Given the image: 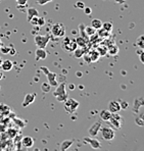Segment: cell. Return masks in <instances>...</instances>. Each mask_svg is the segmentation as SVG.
Wrapping results in <instances>:
<instances>
[{"instance_id": "cell-1", "label": "cell", "mask_w": 144, "mask_h": 151, "mask_svg": "<svg viewBox=\"0 0 144 151\" xmlns=\"http://www.w3.org/2000/svg\"><path fill=\"white\" fill-rule=\"evenodd\" d=\"M53 96L59 102H65L68 98V92L66 90V83H60L59 85H57L55 91L53 92Z\"/></svg>"}, {"instance_id": "cell-2", "label": "cell", "mask_w": 144, "mask_h": 151, "mask_svg": "<svg viewBox=\"0 0 144 151\" xmlns=\"http://www.w3.org/2000/svg\"><path fill=\"white\" fill-rule=\"evenodd\" d=\"M78 45L76 43V40L72 39L71 37H65L61 42V48L66 51V52H73L74 50L77 49Z\"/></svg>"}, {"instance_id": "cell-3", "label": "cell", "mask_w": 144, "mask_h": 151, "mask_svg": "<svg viewBox=\"0 0 144 151\" xmlns=\"http://www.w3.org/2000/svg\"><path fill=\"white\" fill-rule=\"evenodd\" d=\"M51 34L56 38H63L66 36V26L63 23H56L52 26Z\"/></svg>"}, {"instance_id": "cell-4", "label": "cell", "mask_w": 144, "mask_h": 151, "mask_svg": "<svg viewBox=\"0 0 144 151\" xmlns=\"http://www.w3.org/2000/svg\"><path fill=\"white\" fill-rule=\"evenodd\" d=\"M40 70L46 75V77H47V82L49 83V85L51 86V87L57 86V81H56L57 75L55 74V73L50 72V70H48L47 68H45V66H40Z\"/></svg>"}, {"instance_id": "cell-5", "label": "cell", "mask_w": 144, "mask_h": 151, "mask_svg": "<svg viewBox=\"0 0 144 151\" xmlns=\"http://www.w3.org/2000/svg\"><path fill=\"white\" fill-rule=\"evenodd\" d=\"M79 105H80L79 101H77L76 99H74V98H68L65 101V109H66V111L68 113H70V114L76 111V110L78 109Z\"/></svg>"}, {"instance_id": "cell-6", "label": "cell", "mask_w": 144, "mask_h": 151, "mask_svg": "<svg viewBox=\"0 0 144 151\" xmlns=\"http://www.w3.org/2000/svg\"><path fill=\"white\" fill-rule=\"evenodd\" d=\"M99 132H101V137H102L104 140H106V141H112V140H114V136H116L114 130L110 128V127H102L101 126L100 131H99Z\"/></svg>"}, {"instance_id": "cell-7", "label": "cell", "mask_w": 144, "mask_h": 151, "mask_svg": "<svg viewBox=\"0 0 144 151\" xmlns=\"http://www.w3.org/2000/svg\"><path fill=\"white\" fill-rule=\"evenodd\" d=\"M49 40H50V37L48 36V35H45V36L35 35V38H34V41H35V44H36L37 48H43V49L46 48Z\"/></svg>"}, {"instance_id": "cell-8", "label": "cell", "mask_w": 144, "mask_h": 151, "mask_svg": "<svg viewBox=\"0 0 144 151\" xmlns=\"http://www.w3.org/2000/svg\"><path fill=\"white\" fill-rule=\"evenodd\" d=\"M83 142L84 143L90 144V146H91V148H93V149H100L101 148L100 142L97 139L92 138V137H85V138L83 139Z\"/></svg>"}, {"instance_id": "cell-9", "label": "cell", "mask_w": 144, "mask_h": 151, "mask_svg": "<svg viewBox=\"0 0 144 151\" xmlns=\"http://www.w3.org/2000/svg\"><path fill=\"white\" fill-rule=\"evenodd\" d=\"M100 128H101L100 122H96V123H94L89 128V130H88V134H89V136L90 137H96L97 135H98L99 131H100Z\"/></svg>"}, {"instance_id": "cell-10", "label": "cell", "mask_w": 144, "mask_h": 151, "mask_svg": "<svg viewBox=\"0 0 144 151\" xmlns=\"http://www.w3.org/2000/svg\"><path fill=\"white\" fill-rule=\"evenodd\" d=\"M108 110H109L112 113H117V112H120L121 111V105H120V101H117V100H112L108 103Z\"/></svg>"}, {"instance_id": "cell-11", "label": "cell", "mask_w": 144, "mask_h": 151, "mask_svg": "<svg viewBox=\"0 0 144 151\" xmlns=\"http://www.w3.org/2000/svg\"><path fill=\"white\" fill-rule=\"evenodd\" d=\"M35 98H36V94H34V93H29V94H27L25 96V99H24L23 103H22V106H23V107L29 106L30 104H32L33 102L35 101Z\"/></svg>"}, {"instance_id": "cell-12", "label": "cell", "mask_w": 144, "mask_h": 151, "mask_svg": "<svg viewBox=\"0 0 144 151\" xmlns=\"http://www.w3.org/2000/svg\"><path fill=\"white\" fill-rule=\"evenodd\" d=\"M47 57V52L43 48H37L36 52H35V58L36 60H44Z\"/></svg>"}, {"instance_id": "cell-13", "label": "cell", "mask_w": 144, "mask_h": 151, "mask_svg": "<svg viewBox=\"0 0 144 151\" xmlns=\"http://www.w3.org/2000/svg\"><path fill=\"white\" fill-rule=\"evenodd\" d=\"M1 70L3 72H9L13 68V63L10 59H5V60H2V63L0 65Z\"/></svg>"}, {"instance_id": "cell-14", "label": "cell", "mask_w": 144, "mask_h": 151, "mask_svg": "<svg viewBox=\"0 0 144 151\" xmlns=\"http://www.w3.org/2000/svg\"><path fill=\"white\" fill-rule=\"evenodd\" d=\"M143 107V99L142 97H140V98H137L134 100V105H133V112L134 113H139V110H140V108Z\"/></svg>"}, {"instance_id": "cell-15", "label": "cell", "mask_w": 144, "mask_h": 151, "mask_svg": "<svg viewBox=\"0 0 144 151\" xmlns=\"http://www.w3.org/2000/svg\"><path fill=\"white\" fill-rule=\"evenodd\" d=\"M39 17V12L38 10L35 7H29L27 9V17H28V22H30L33 17Z\"/></svg>"}, {"instance_id": "cell-16", "label": "cell", "mask_w": 144, "mask_h": 151, "mask_svg": "<svg viewBox=\"0 0 144 151\" xmlns=\"http://www.w3.org/2000/svg\"><path fill=\"white\" fill-rule=\"evenodd\" d=\"M22 144H23L24 147L31 148V147H33V145H34V139L30 136H26V137H24L23 140H22Z\"/></svg>"}, {"instance_id": "cell-17", "label": "cell", "mask_w": 144, "mask_h": 151, "mask_svg": "<svg viewBox=\"0 0 144 151\" xmlns=\"http://www.w3.org/2000/svg\"><path fill=\"white\" fill-rule=\"evenodd\" d=\"M112 113L110 112L108 109H103V110H101L100 113H99V116H100V119H103V121L108 122L110 117H112Z\"/></svg>"}, {"instance_id": "cell-18", "label": "cell", "mask_w": 144, "mask_h": 151, "mask_svg": "<svg viewBox=\"0 0 144 151\" xmlns=\"http://www.w3.org/2000/svg\"><path fill=\"white\" fill-rule=\"evenodd\" d=\"M74 144V140H65V141L63 142V143L60 144V150L61 151H66L68 149V148L71 147V146Z\"/></svg>"}, {"instance_id": "cell-19", "label": "cell", "mask_w": 144, "mask_h": 151, "mask_svg": "<svg viewBox=\"0 0 144 151\" xmlns=\"http://www.w3.org/2000/svg\"><path fill=\"white\" fill-rule=\"evenodd\" d=\"M76 43H77V45H78V47H82V48H85L86 46L88 45V43H89V41H87L86 39H84L83 37H78V38H76Z\"/></svg>"}, {"instance_id": "cell-20", "label": "cell", "mask_w": 144, "mask_h": 151, "mask_svg": "<svg viewBox=\"0 0 144 151\" xmlns=\"http://www.w3.org/2000/svg\"><path fill=\"white\" fill-rule=\"evenodd\" d=\"M89 57H90V61L91 63H96V61H98V59H99V54H98V52H97L96 50H92V51H90L89 52Z\"/></svg>"}, {"instance_id": "cell-21", "label": "cell", "mask_w": 144, "mask_h": 151, "mask_svg": "<svg viewBox=\"0 0 144 151\" xmlns=\"http://www.w3.org/2000/svg\"><path fill=\"white\" fill-rule=\"evenodd\" d=\"M92 27V28H94L95 30H99L100 28H102V22L100 21V19H93L91 21V25H90Z\"/></svg>"}, {"instance_id": "cell-22", "label": "cell", "mask_w": 144, "mask_h": 151, "mask_svg": "<svg viewBox=\"0 0 144 151\" xmlns=\"http://www.w3.org/2000/svg\"><path fill=\"white\" fill-rule=\"evenodd\" d=\"M73 52H74V56L76 57V58H81V57L85 54V48L77 47V49L74 50Z\"/></svg>"}, {"instance_id": "cell-23", "label": "cell", "mask_w": 144, "mask_h": 151, "mask_svg": "<svg viewBox=\"0 0 144 151\" xmlns=\"http://www.w3.org/2000/svg\"><path fill=\"white\" fill-rule=\"evenodd\" d=\"M97 35H98L99 38H107L110 36V32L104 30V29L100 28L99 30H97Z\"/></svg>"}, {"instance_id": "cell-24", "label": "cell", "mask_w": 144, "mask_h": 151, "mask_svg": "<svg viewBox=\"0 0 144 151\" xmlns=\"http://www.w3.org/2000/svg\"><path fill=\"white\" fill-rule=\"evenodd\" d=\"M108 122H109L110 125L114 127V129H121L122 125H121V121H120V119H114V117L112 116Z\"/></svg>"}, {"instance_id": "cell-25", "label": "cell", "mask_w": 144, "mask_h": 151, "mask_svg": "<svg viewBox=\"0 0 144 151\" xmlns=\"http://www.w3.org/2000/svg\"><path fill=\"white\" fill-rule=\"evenodd\" d=\"M96 51L98 52L99 56H105L107 54V47H105V46H99V47H97Z\"/></svg>"}, {"instance_id": "cell-26", "label": "cell", "mask_w": 144, "mask_h": 151, "mask_svg": "<svg viewBox=\"0 0 144 151\" xmlns=\"http://www.w3.org/2000/svg\"><path fill=\"white\" fill-rule=\"evenodd\" d=\"M119 52V48L116 44H114L112 46H110L109 48H107V53H109L110 55H116Z\"/></svg>"}, {"instance_id": "cell-27", "label": "cell", "mask_w": 144, "mask_h": 151, "mask_svg": "<svg viewBox=\"0 0 144 151\" xmlns=\"http://www.w3.org/2000/svg\"><path fill=\"white\" fill-rule=\"evenodd\" d=\"M85 33L87 34V36H89V37H91L93 36V35L96 33V30H95L94 28H92L91 26H85Z\"/></svg>"}, {"instance_id": "cell-28", "label": "cell", "mask_w": 144, "mask_h": 151, "mask_svg": "<svg viewBox=\"0 0 144 151\" xmlns=\"http://www.w3.org/2000/svg\"><path fill=\"white\" fill-rule=\"evenodd\" d=\"M136 45L138 46L141 50L144 49V36L143 35H141V36L138 37V39H137V41H136Z\"/></svg>"}, {"instance_id": "cell-29", "label": "cell", "mask_w": 144, "mask_h": 151, "mask_svg": "<svg viewBox=\"0 0 144 151\" xmlns=\"http://www.w3.org/2000/svg\"><path fill=\"white\" fill-rule=\"evenodd\" d=\"M41 90L43 91L44 93H48V92H50V90H51V86L49 85L48 82H45V83H43L41 85Z\"/></svg>"}, {"instance_id": "cell-30", "label": "cell", "mask_w": 144, "mask_h": 151, "mask_svg": "<svg viewBox=\"0 0 144 151\" xmlns=\"http://www.w3.org/2000/svg\"><path fill=\"white\" fill-rule=\"evenodd\" d=\"M135 123H136V125H138L139 127H143L144 126L143 114H142V113H140V114H139L138 116L135 119Z\"/></svg>"}, {"instance_id": "cell-31", "label": "cell", "mask_w": 144, "mask_h": 151, "mask_svg": "<svg viewBox=\"0 0 144 151\" xmlns=\"http://www.w3.org/2000/svg\"><path fill=\"white\" fill-rule=\"evenodd\" d=\"M102 29L108 31V32H112V24L109 22H106V23H102Z\"/></svg>"}, {"instance_id": "cell-32", "label": "cell", "mask_w": 144, "mask_h": 151, "mask_svg": "<svg viewBox=\"0 0 144 151\" xmlns=\"http://www.w3.org/2000/svg\"><path fill=\"white\" fill-rule=\"evenodd\" d=\"M15 2H17V7H19V6H25L27 5V3H28V0H14Z\"/></svg>"}, {"instance_id": "cell-33", "label": "cell", "mask_w": 144, "mask_h": 151, "mask_svg": "<svg viewBox=\"0 0 144 151\" xmlns=\"http://www.w3.org/2000/svg\"><path fill=\"white\" fill-rule=\"evenodd\" d=\"M45 25V19H44V17H39L37 19V26H44Z\"/></svg>"}, {"instance_id": "cell-34", "label": "cell", "mask_w": 144, "mask_h": 151, "mask_svg": "<svg viewBox=\"0 0 144 151\" xmlns=\"http://www.w3.org/2000/svg\"><path fill=\"white\" fill-rule=\"evenodd\" d=\"M52 1H54V0H36V2L39 5H45L46 3H49V2Z\"/></svg>"}, {"instance_id": "cell-35", "label": "cell", "mask_w": 144, "mask_h": 151, "mask_svg": "<svg viewBox=\"0 0 144 151\" xmlns=\"http://www.w3.org/2000/svg\"><path fill=\"white\" fill-rule=\"evenodd\" d=\"M120 105H121L122 109H127L129 104H128V102H126V101H120Z\"/></svg>"}, {"instance_id": "cell-36", "label": "cell", "mask_w": 144, "mask_h": 151, "mask_svg": "<svg viewBox=\"0 0 144 151\" xmlns=\"http://www.w3.org/2000/svg\"><path fill=\"white\" fill-rule=\"evenodd\" d=\"M0 51H1L3 54H8L9 51H10V48L9 47H3V46H2V47L0 48Z\"/></svg>"}, {"instance_id": "cell-37", "label": "cell", "mask_w": 144, "mask_h": 151, "mask_svg": "<svg viewBox=\"0 0 144 151\" xmlns=\"http://www.w3.org/2000/svg\"><path fill=\"white\" fill-rule=\"evenodd\" d=\"M83 9H84V12H85L86 14H90V13H91V12H92L91 8H90V7H84Z\"/></svg>"}, {"instance_id": "cell-38", "label": "cell", "mask_w": 144, "mask_h": 151, "mask_svg": "<svg viewBox=\"0 0 144 151\" xmlns=\"http://www.w3.org/2000/svg\"><path fill=\"white\" fill-rule=\"evenodd\" d=\"M76 6L77 7H80V8H84L85 7V4H84L83 2H77Z\"/></svg>"}, {"instance_id": "cell-39", "label": "cell", "mask_w": 144, "mask_h": 151, "mask_svg": "<svg viewBox=\"0 0 144 151\" xmlns=\"http://www.w3.org/2000/svg\"><path fill=\"white\" fill-rule=\"evenodd\" d=\"M140 61H141V63H144V52L143 51L140 52Z\"/></svg>"}, {"instance_id": "cell-40", "label": "cell", "mask_w": 144, "mask_h": 151, "mask_svg": "<svg viewBox=\"0 0 144 151\" xmlns=\"http://www.w3.org/2000/svg\"><path fill=\"white\" fill-rule=\"evenodd\" d=\"M116 3H120V4H122V3H124L125 2V0H114Z\"/></svg>"}, {"instance_id": "cell-41", "label": "cell", "mask_w": 144, "mask_h": 151, "mask_svg": "<svg viewBox=\"0 0 144 151\" xmlns=\"http://www.w3.org/2000/svg\"><path fill=\"white\" fill-rule=\"evenodd\" d=\"M3 79V73H2V70H0V80Z\"/></svg>"}, {"instance_id": "cell-42", "label": "cell", "mask_w": 144, "mask_h": 151, "mask_svg": "<svg viewBox=\"0 0 144 151\" xmlns=\"http://www.w3.org/2000/svg\"><path fill=\"white\" fill-rule=\"evenodd\" d=\"M2 46H3V44H2V42H1V40H0V48L2 47Z\"/></svg>"}, {"instance_id": "cell-43", "label": "cell", "mask_w": 144, "mask_h": 151, "mask_svg": "<svg viewBox=\"0 0 144 151\" xmlns=\"http://www.w3.org/2000/svg\"><path fill=\"white\" fill-rule=\"evenodd\" d=\"M34 151H40L38 148H34Z\"/></svg>"}, {"instance_id": "cell-44", "label": "cell", "mask_w": 144, "mask_h": 151, "mask_svg": "<svg viewBox=\"0 0 144 151\" xmlns=\"http://www.w3.org/2000/svg\"><path fill=\"white\" fill-rule=\"evenodd\" d=\"M1 63H2V58L0 57V65H1Z\"/></svg>"}]
</instances>
